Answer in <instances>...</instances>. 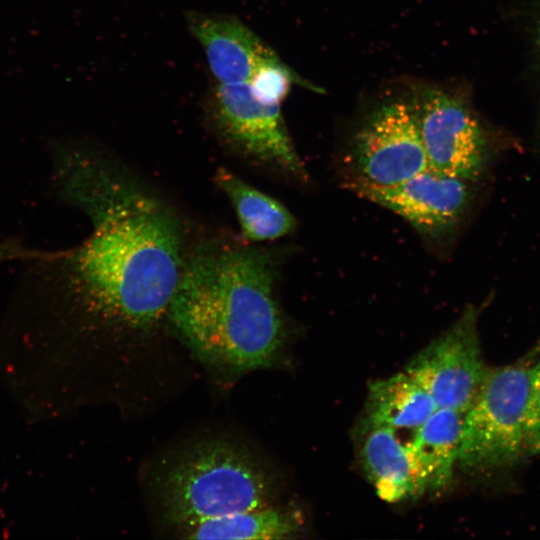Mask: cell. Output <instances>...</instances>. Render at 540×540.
<instances>
[{
	"label": "cell",
	"instance_id": "13",
	"mask_svg": "<svg viewBox=\"0 0 540 540\" xmlns=\"http://www.w3.org/2000/svg\"><path fill=\"white\" fill-rule=\"evenodd\" d=\"M437 408L429 393L403 371L370 383L361 425L413 433Z\"/></svg>",
	"mask_w": 540,
	"mask_h": 540
},
{
	"label": "cell",
	"instance_id": "16",
	"mask_svg": "<svg viewBox=\"0 0 540 540\" xmlns=\"http://www.w3.org/2000/svg\"><path fill=\"white\" fill-rule=\"evenodd\" d=\"M293 84L315 88L284 64L278 55L261 65L248 82L256 98L275 105H281Z\"/></svg>",
	"mask_w": 540,
	"mask_h": 540
},
{
	"label": "cell",
	"instance_id": "6",
	"mask_svg": "<svg viewBox=\"0 0 540 540\" xmlns=\"http://www.w3.org/2000/svg\"><path fill=\"white\" fill-rule=\"evenodd\" d=\"M428 168L468 182L487 160L484 130L467 102L438 87L420 86L411 102Z\"/></svg>",
	"mask_w": 540,
	"mask_h": 540
},
{
	"label": "cell",
	"instance_id": "9",
	"mask_svg": "<svg viewBox=\"0 0 540 540\" xmlns=\"http://www.w3.org/2000/svg\"><path fill=\"white\" fill-rule=\"evenodd\" d=\"M468 181L430 168L391 186H375L351 179L346 187L406 220L420 235L442 239L462 222L471 191Z\"/></svg>",
	"mask_w": 540,
	"mask_h": 540
},
{
	"label": "cell",
	"instance_id": "2",
	"mask_svg": "<svg viewBox=\"0 0 540 540\" xmlns=\"http://www.w3.org/2000/svg\"><path fill=\"white\" fill-rule=\"evenodd\" d=\"M279 253L242 240L194 242L166 325L208 368L227 378L274 366L287 338L277 296Z\"/></svg>",
	"mask_w": 540,
	"mask_h": 540
},
{
	"label": "cell",
	"instance_id": "4",
	"mask_svg": "<svg viewBox=\"0 0 540 540\" xmlns=\"http://www.w3.org/2000/svg\"><path fill=\"white\" fill-rule=\"evenodd\" d=\"M531 366L518 362L489 367L464 413L457 464L477 472L513 468L528 458L526 410Z\"/></svg>",
	"mask_w": 540,
	"mask_h": 540
},
{
	"label": "cell",
	"instance_id": "11",
	"mask_svg": "<svg viewBox=\"0 0 540 540\" xmlns=\"http://www.w3.org/2000/svg\"><path fill=\"white\" fill-rule=\"evenodd\" d=\"M359 458L377 495L390 503L417 499L427 491L409 442L395 430L360 425Z\"/></svg>",
	"mask_w": 540,
	"mask_h": 540
},
{
	"label": "cell",
	"instance_id": "18",
	"mask_svg": "<svg viewBox=\"0 0 540 540\" xmlns=\"http://www.w3.org/2000/svg\"><path fill=\"white\" fill-rule=\"evenodd\" d=\"M536 47L540 58V16L538 18L537 27H536Z\"/></svg>",
	"mask_w": 540,
	"mask_h": 540
},
{
	"label": "cell",
	"instance_id": "1",
	"mask_svg": "<svg viewBox=\"0 0 540 540\" xmlns=\"http://www.w3.org/2000/svg\"><path fill=\"white\" fill-rule=\"evenodd\" d=\"M61 196L85 213L88 237L52 252L56 291L86 333L138 340L166 324L193 245L184 215L111 156L88 147L54 154Z\"/></svg>",
	"mask_w": 540,
	"mask_h": 540
},
{
	"label": "cell",
	"instance_id": "10",
	"mask_svg": "<svg viewBox=\"0 0 540 540\" xmlns=\"http://www.w3.org/2000/svg\"><path fill=\"white\" fill-rule=\"evenodd\" d=\"M186 21L192 36L204 50L216 83H248L261 65L277 56L233 16L190 12Z\"/></svg>",
	"mask_w": 540,
	"mask_h": 540
},
{
	"label": "cell",
	"instance_id": "7",
	"mask_svg": "<svg viewBox=\"0 0 540 540\" xmlns=\"http://www.w3.org/2000/svg\"><path fill=\"white\" fill-rule=\"evenodd\" d=\"M477 324L478 310L470 305L405 367L437 407L465 413L484 382L489 367L483 360Z\"/></svg>",
	"mask_w": 540,
	"mask_h": 540
},
{
	"label": "cell",
	"instance_id": "15",
	"mask_svg": "<svg viewBox=\"0 0 540 540\" xmlns=\"http://www.w3.org/2000/svg\"><path fill=\"white\" fill-rule=\"evenodd\" d=\"M297 513L272 505L201 521L177 532L186 539H287L300 531Z\"/></svg>",
	"mask_w": 540,
	"mask_h": 540
},
{
	"label": "cell",
	"instance_id": "5",
	"mask_svg": "<svg viewBox=\"0 0 540 540\" xmlns=\"http://www.w3.org/2000/svg\"><path fill=\"white\" fill-rule=\"evenodd\" d=\"M206 115L218 140L248 164L306 180L281 105L259 100L248 83L214 85L206 101Z\"/></svg>",
	"mask_w": 540,
	"mask_h": 540
},
{
	"label": "cell",
	"instance_id": "17",
	"mask_svg": "<svg viewBox=\"0 0 540 540\" xmlns=\"http://www.w3.org/2000/svg\"><path fill=\"white\" fill-rule=\"evenodd\" d=\"M526 450L528 457L540 455V360L531 366L526 410Z\"/></svg>",
	"mask_w": 540,
	"mask_h": 540
},
{
	"label": "cell",
	"instance_id": "8",
	"mask_svg": "<svg viewBox=\"0 0 540 540\" xmlns=\"http://www.w3.org/2000/svg\"><path fill=\"white\" fill-rule=\"evenodd\" d=\"M349 157L356 179L391 186L428 168L411 102L389 101L374 109L356 131Z\"/></svg>",
	"mask_w": 540,
	"mask_h": 540
},
{
	"label": "cell",
	"instance_id": "14",
	"mask_svg": "<svg viewBox=\"0 0 540 540\" xmlns=\"http://www.w3.org/2000/svg\"><path fill=\"white\" fill-rule=\"evenodd\" d=\"M464 413L438 407L413 432L410 448L424 477L427 490L446 488L458 461Z\"/></svg>",
	"mask_w": 540,
	"mask_h": 540
},
{
	"label": "cell",
	"instance_id": "12",
	"mask_svg": "<svg viewBox=\"0 0 540 540\" xmlns=\"http://www.w3.org/2000/svg\"><path fill=\"white\" fill-rule=\"evenodd\" d=\"M213 182L236 213L242 241L251 244L273 241L295 230L296 219L281 202L226 167L216 169Z\"/></svg>",
	"mask_w": 540,
	"mask_h": 540
},
{
	"label": "cell",
	"instance_id": "3",
	"mask_svg": "<svg viewBox=\"0 0 540 540\" xmlns=\"http://www.w3.org/2000/svg\"><path fill=\"white\" fill-rule=\"evenodd\" d=\"M161 514L177 531L201 521L271 505L273 485L248 447L224 438L190 444L155 474Z\"/></svg>",
	"mask_w": 540,
	"mask_h": 540
}]
</instances>
